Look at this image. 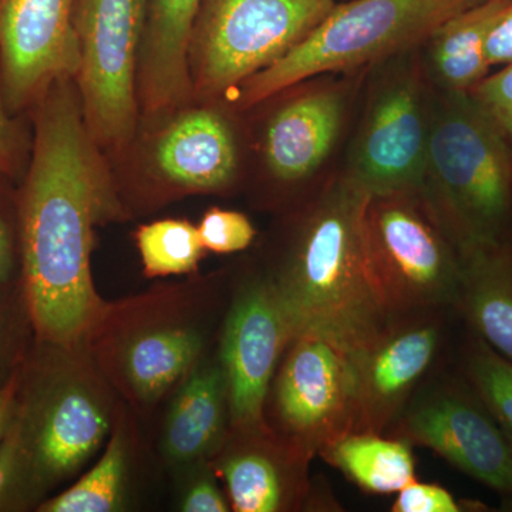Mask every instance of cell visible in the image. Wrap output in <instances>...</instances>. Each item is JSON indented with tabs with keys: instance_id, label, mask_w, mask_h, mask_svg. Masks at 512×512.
Segmentation results:
<instances>
[{
	"instance_id": "cell-1",
	"label": "cell",
	"mask_w": 512,
	"mask_h": 512,
	"mask_svg": "<svg viewBox=\"0 0 512 512\" xmlns=\"http://www.w3.org/2000/svg\"><path fill=\"white\" fill-rule=\"evenodd\" d=\"M35 106L33 156L20 201L26 295L37 335L72 349L103 318L92 276L94 227L119 207L72 79L52 84Z\"/></svg>"
},
{
	"instance_id": "cell-2",
	"label": "cell",
	"mask_w": 512,
	"mask_h": 512,
	"mask_svg": "<svg viewBox=\"0 0 512 512\" xmlns=\"http://www.w3.org/2000/svg\"><path fill=\"white\" fill-rule=\"evenodd\" d=\"M370 195L342 170L302 215L271 279L293 338L322 332L356 346L387 319L367 278L363 220Z\"/></svg>"
},
{
	"instance_id": "cell-3",
	"label": "cell",
	"mask_w": 512,
	"mask_h": 512,
	"mask_svg": "<svg viewBox=\"0 0 512 512\" xmlns=\"http://www.w3.org/2000/svg\"><path fill=\"white\" fill-rule=\"evenodd\" d=\"M421 192L458 255L510 237L512 146L471 94L434 90Z\"/></svg>"
},
{
	"instance_id": "cell-4",
	"label": "cell",
	"mask_w": 512,
	"mask_h": 512,
	"mask_svg": "<svg viewBox=\"0 0 512 512\" xmlns=\"http://www.w3.org/2000/svg\"><path fill=\"white\" fill-rule=\"evenodd\" d=\"M483 0H343L279 62L232 94L241 110L323 74L369 70L419 49L444 22Z\"/></svg>"
},
{
	"instance_id": "cell-5",
	"label": "cell",
	"mask_w": 512,
	"mask_h": 512,
	"mask_svg": "<svg viewBox=\"0 0 512 512\" xmlns=\"http://www.w3.org/2000/svg\"><path fill=\"white\" fill-rule=\"evenodd\" d=\"M363 237L367 278L386 318L454 305L461 258L421 188L370 195Z\"/></svg>"
},
{
	"instance_id": "cell-6",
	"label": "cell",
	"mask_w": 512,
	"mask_h": 512,
	"mask_svg": "<svg viewBox=\"0 0 512 512\" xmlns=\"http://www.w3.org/2000/svg\"><path fill=\"white\" fill-rule=\"evenodd\" d=\"M338 0H202L192 28V97L225 99L288 55Z\"/></svg>"
},
{
	"instance_id": "cell-7",
	"label": "cell",
	"mask_w": 512,
	"mask_h": 512,
	"mask_svg": "<svg viewBox=\"0 0 512 512\" xmlns=\"http://www.w3.org/2000/svg\"><path fill=\"white\" fill-rule=\"evenodd\" d=\"M363 89L343 171L372 195L421 188L434 89L420 47L369 69Z\"/></svg>"
},
{
	"instance_id": "cell-8",
	"label": "cell",
	"mask_w": 512,
	"mask_h": 512,
	"mask_svg": "<svg viewBox=\"0 0 512 512\" xmlns=\"http://www.w3.org/2000/svg\"><path fill=\"white\" fill-rule=\"evenodd\" d=\"M150 0H76L77 82L84 123L100 148L120 150L137 127L138 63Z\"/></svg>"
},
{
	"instance_id": "cell-9",
	"label": "cell",
	"mask_w": 512,
	"mask_h": 512,
	"mask_svg": "<svg viewBox=\"0 0 512 512\" xmlns=\"http://www.w3.org/2000/svg\"><path fill=\"white\" fill-rule=\"evenodd\" d=\"M109 431V407L86 376L50 377L26 403L18 426L10 424L0 493L15 476L30 490H50L83 467Z\"/></svg>"
},
{
	"instance_id": "cell-10",
	"label": "cell",
	"mask_w": 512,
	"mask_h": 512,
	"mask_svg": "<svg viewBox=\"0 0 512 512\" xmlns=\"http://www.w3.org/2000/svg\"><path fill=\"white\" fill-rule=\"evenodd\" d=\"M353 348L322 332L299 333L286 348L269 393L276 436L306 457L355 429Z\"/></svg>"
},
{
	"instance_id": "cell-11",
	"label": "cell",
	"mask_w": 512,
	"mask_h": 512,
	"mask_svg": "<svg viewBox=\"0 0 512 512\" xmlns=\"http://www.w3.org/2000/svg\"><path fill=\"white\" fill-rule=\"evenodd\" d=\"M367 72L323 74L286 89L291 94L266 120L261 141L275 181L299 185L323 170L349 126Z\"/></svg>"
},
{
	"instance_id": "cell-12",
	"label": "cell",
	"mask_w": 512,
	"mask_h": 512,
	"mask_svg": "<svg viewBox=\"0 0 512 512\" xmlns=\"http://www.w3.org/2000/svg\"><path fill=\"white\" fill-rule=\"evenodd\" d=\"M400 436L430 448L503 500L512 497V446L466 379L413 404L400 421Z\"/></svg>"
},
{
	"instance_id": "cell-13",
	"label": "cell",
	"mask_w": 512,
	"mask_h": 512,
	"mask_svg": "<svg viewBox=\"0 0 512 512\" xmlns=\"http://www.w3.org/2000/svg\"><path fill=\"white\" fill-rule=\"evenodd\" d=\"M292 339L291 323L271 279L252 282L238 293L221 346V369L234 429L268 426L264 412L272 377Z\"/></svg>"
},
{
	"instance_id": "cell-14",
	"label": "cell",
	"mask_w": 512,
	"mask_h": 512,
	"mask_svg": "<svg viewBox=\"0 0 512 512\" xmlns=\"http://www.w3.org/2000/svg\"><path fill=\"white\" fill-rule=\"evenodd\" d=\"M76 0H0V80L12 113L33 106L59 80L76 77Z\"/></svg>"
},
{
	"instance_id": "cell-15",
	"label": "cell",
	"mask_w": 512,
	"mask_h": 512,
	"mask_svg": "<svg viewBox=\"0 0 512 512\" xmlns=\"http://www.w3.org/2000/svg\"><path fill=\"white\" fill-rule=\"evenodd\" d=\"M421 313L390 316L353 348L356 421L353 431L383 434L402 413L440 346V326Z\"/></svg>"
},
{
	"instance_id": "cell-16",
	"label": "cell",
	"mask_w": 512,
	"mask_h": 512,
	"mask_svg": "<svg viewBox=\"0 0 512 512\" xmlns=\"http://www.w3.org/2000/svg\"><path fill=\"white\" fill-rule=\"evenodd\" d=\"M235 437L215 461V473L227 487L231 510L288 511L308 494L311 458L279 439L268 426L234 429Z\"/></svg>"
},
{
	"instance_id": "cell-17",
	"label": "cell",
	"mask_w": 512,
	"mask_h": 512,
	"mask_svg": "<svg viewBox=\"0 0 512 512\" xmlns=\"http://www.w3.org/2000/svg\"><path fill=\"white\" fill-rule=\"evenodd\" d=\"M153 170L180 192H217L234 183L239 147L234 128L212 107L181 111L158 134Z\"/></svg>"
},
{
	"instance_id": "cell-18",
	"label": "cell",
	"mask_w": 512,
	"mask_h": 512,
	"mask_svg": "<svg viewBox=\"0 0 512 512\" xmlns=\"http://www.w3.org/2000/svg\"><path fill=\"white\" fill-rule=\"evenodd\" d=\"M202 0H150L138 69V97L148 116L177 111L192 99L190 42Z\"/></svg>"
},
{
	"instance_id": "cell-19",
	"label": "cell",
	"mask_w": 512,
	"mask_h": 512,
	"mask_svg": "<svg viewBox=\"0 0 512 512\" xmlns=\"http://www.w3.org/2000/svg\"><path fill=\"white\" fill-rule=\"evenodd\" d=\"M454 306L474 335L512 362V239L461 255Z\"/></svg>"
},
{
	"instance_id": "cell-20",
	"label": "cell",
	"mask_w": 512,
	"mask_h": 512,
	"mask_svg": "<svg viewBox=\"0 0 512 512\" xmlns=\"http://www.w3.org/2000/svg\"><path fill=\"white\" fill-rule=\"evenodd\" d=\"M511 2L483 0L431 33L420 53L434 90L470 94L491 73L485 42Z\"/></svg>"
},
{
	"instance_id": "cell-21",
	"label": "cell",
	"mask_w": 512,
	"mask_h": 512,
	"mask_svg": "<svg viewBox=\"0 0 512 512\" xmlns=\"http://www.w3.org/2000/svg\"><path fill=\"white\" fill-rule=\"evenodd\" d=\"M228 397L221 366H194L185 376L165 421L168 460L190 464L212 456L225 437Z\"/></svg>"
},
{
	"instance_id": "cell-22",
	"label": "cell",
	"mask_w": 512,
	"mask_h": 512,
	"mask_svg": "<svg viewBox=\"0 0 512 512\" xmlns=\"http://www.w3.org/2000/svg\"><path fill=\"white\" fill-rule=\"evenodd\" d=\"M202 335L185 325L143 329L121 350L117 367L128 393L141 403H154L197 363Z\"/></svg>"
},
{
	"instance_id": "cell-23",
	"label": "cell",
	"mask_w": 512,
	"mask_h": 512,
	"mask_svg": "<svg viewBox=\"0 0 512 512\" xmlns=\"http://www.w3.org/2000/svg\"><path fill=\"white\" fill-rule=\"evenodd\" d=\"M319 454L369 494H397L416 481L412 448L402 437L352 431Z\"/></svg>"
},
{
	"instance_id": "cell-24",
	"label": "cell",
	"mask_w": 512,
	"mask_h": 512,
	"mask_svg": "<svg viewBox=\"0 0 512 512\" xmlns=\"http://www.w3.org/2000/svg\"><path fill=\"white\" fill-rule=\"evenodd\" d=\"M127 443L117 430L96 466L62 494L40 505L43 512H110L119 510L127 476Z\"/></svg>"
},
{
	"instance_id": "cell-25",
	"label": "cell",
	"mask_w": 512,
	"mask_h": 512,
	"mask_svg": "<svg viewBox=\"0 0 512 512\" xmlns=\"http://www.w3.org/2000/svg\"><path fill=\"white\" fill-rule=\"evenodd\" d=\"M136 242L148 278L195 271L207 252L198 228L178 218L141 225L136 232Z\"/></svg>"
},
{
	"instance_id": "cell-26",
	"label": "cell",
	"mask_w": 512,
	"mask_h": 512,
	"mask_svg": "<svg viewBox=\"0 0 512 512\" xmlns=\"http://www.w3.org/2000/svg\"><path fill=\"white\" fill-rule=\"evenodd\" d=\"M464 379L512 446V362L473 335L464 352Z\"/></svg>"
},
{
	"instance_id": "cell-27",
	"label": "cell",
	"mask_w": 512,
	"mask_h": 512,
	"mask_svg": "<svg viewBox=\"0 0 512 512\" xmlns=\"http://www.w3.org/2000/svg\"><path fill=\"white\" fill-rule=\"evenodd\" d=\"M197 228L205 251L221 255L244 251L256 235L247 215L218 207L205 212Z\"/></svg>"
},
{
	"instance_id": "cell-28",
	"label": "cell",
	"mask_w": 512,
	"mask_h": 512,
	"mask_svg": "<svg viewBox=\"0 0 512 512\" xmlns=\"http://www.w3.org/2000/svg\"><path fill=\"white\" fill-rule=\"evenodd\" d=\"M470 94L493 117L512 146V63L488 74Z\"/></svg>"
},
{
	"instance_id": "cell-29",
	"label": "cell",
	"mask_w": 512,
	"mask_h": 512,
	"mask_svg": "<svg viewBox=\"0 0 512 512\" xmlns=\"http://www.w3.org/2000/svg\"><path fill=\"white\" fill-rule=\"evenodd\" d=\"M392 510L394 512H458L463 508L446 488L413 481L397 493Z\"/></svg>"
},
{
	"instance_id": "cell-30",
	"label": "cell",
	"mask_w": 512,
	"mask_h": 512,
	"mask_svg": "<svg viewBox=\"0 0 512 512\" xmlns=\"http://www.w3.org/2000/svg\"><path fill=\"white\" fill-rule=\"evenodd\" d=\"M185 512H227L231 504L210 477H201L188 488L181 503Z\"/></svg>"
},
{
	"instance_id": "cell-31",
	"label": "cell",
	"mask_w": 512,
	"mask_h": 512,
	"mask_svg": "<svg viewBox=\"0 0 512 512\" xmlns=\"http://www.w3.org/2000/svg\"><path fill=\"white\" fill-rule=\"evenodd\" d=\"M485 57L491 69L512 63V2L487 37Z\"/></svg>"
},
{
	"instance_id": "cell-32",
	"label": "cell",
	"mask_w": 512,
	"mask_h": 512,
	"mask_svg": "<svg viewBox=\"0 0 512 512\" xmlns=\"http://www.w3.org/2000/svg\"><path fill=\"white\" fill-rule=\"evenodd\" d=\"M8 104L0 80V175L8 174L18 156V131L10 119Z\"/></svg>"
},
{
	"instance_id": "cell-33",
	"label": "cell",
	"mask_w": 512,
	"mask_h": 512,
	"mask_svg": "<svg viewBox=\"0 0 512 512\" xmlns=\"http://www.w3.org/2000/svg\"><path fill=\"white\" fill-rule=\"evenodd\" d=\"M15 397V380L0 387V478H2L3 460H5L10 424H12L13 416H15Z\"/></svg>"
},
{
	"instance_id": "cell-34",
	"label": "cell",
	"mask_w": 512,
	"mask_h": 512,
	"mask_svg": "<svg viewBox=\"0 0 512 512\" xmlns=\"http://www.w3.org/2000/svg\"><path fill=\"white\" fill-rule=\"evenodd\" d=\"M13 266L12 237L5 220L0 217V282L9 278Z\"/></svg>"
},
{
	"instance_id": "cell-35",
	"label": "cell",
	"mask_w": 512,
	"mask_h": 512,
	"mask_svg": "<svg viewBox=\"0 0 512 512\" xmlns=\"http://www.w3.org/2000/svg\"><path fill=\"white\" fill-rule=\"evenodd\" d=\"M501 507H503L504 511H512V497L505 498V500H503V504H501Z\"/></svg>"
}]
</instances>
